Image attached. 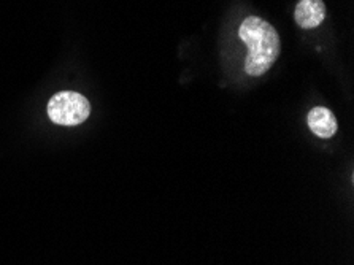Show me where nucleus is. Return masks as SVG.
Segmentation results:
<instances>
[{"instance_id": "4", "label": "nucleus", "mask_w": 354, "mask_h": 265, "mask_svg": "<svg viewBox=\"0 0 354 265\" xmlns=\"http://www.w3.org/2000/svg\"><path fill=\"white\" fill-rule=\"evenodd\" d=\"M307 122L310 131L319 138H332L337 134V129H339L334 113L326 107L312 108L307 116Z\"/></svg>"}, {"instance_id": "2", "label": "nucleus", "mask_w": 354, "mask_h": 265, "mask_svg": "<svg viewBox=\"0 0 354 265\" xmlns=\"http://www.w3.org/2000/svg\"><path fill=\"white\" fill-rule=\"evenodd\" d=\"M48 116L59 126H78L91 115V104L84 95L73 91H62L48 102Z\"/></svg>"}, {"instance_id": "1", "label": "nucleus", "mask_w": 354, "mask_h": 265, "mask_svg": "<svg viewBox=\"0 0 354 265\" xmlns=\"http://www.w3.org/2000/svg\"><path fill=\"white\" fill-rule=\"evenodd\" d=\"M239 35L248 46L245 72L250 77H262L280 56L281 42L277 29L259 16H248L241 23Z\"/></svg>"}, {"instance_id": "3", "label": "nucleus", "mask_w": 354, "mask_h": 265, "mask_svg": "<svg viewBox=\"0 0 354 265\" xmlns=\"http://www.w3.org/2000/svg\"><path fill=\"white\" fill-rule=\"evenodd\" d=\"M326 18V5L323 0H299L294 12V19L302 29H315L323 24Z\"/></svg>"}]
</instances>
